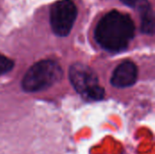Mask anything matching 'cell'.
Segmentation results:
<instances>
[{"label":"cell","mask_w":155,"mask_h":154,"mask_svg":"<svg viewBox=\"0 0 155 154\" xmlns=\"http://www.w3.org/2000/svg\"><path fill=\"white\" fill-rule=\"evenodd\" d=\"M134 33L135 26L132 18L128 15L113 10L99 21L94 36L104 49L121 52L128 47Z\"/></svg>","instance_id":"6da1fadb"},{"label":"cell","mask_w":155,"mask_h":154,"mask_svg":"<svg viewBox=\"0 0 155 154\" xmlns=\"http://www.w3.org/2000/svg\"><path fill=\"white\" fill-rule=\"evenodd\" d=\"M62 77L63 70L57 62L42 60L26 72L22 81V88L27 93L43 91L60 82Z\"/></svg>","instance_id":"7a4b0ae2"},{"label":"cell","mask_w":155,"mask_h":154,"mask_svg":"<svg viewBox=\"0 0 155 154\" xmlns=\"http://www.w3.org/2000/svg\"><path fill=\"white\" fill-rule=\"evenodd\" d=\"M69 79L75 91L83 97L91 101L104 99L105 91L99 84L97 74L90 66L82 63L73 64L69 69Z\"/></svg>","instance_id":"3957f363"},{"label":"cell","mask_w":155,"mask_h":154,"mask_svg":"<svg viewBox=\"0 0 155 154\" xmlns=\"http://www.w3.org/2000/svg\"><path fill=\"white\" fill-rule=\"evenodd\" d=\"M77 16V8L71 0H60L50 10V24L53 32L61 37L70 34Z\"/></svg>","instance_id":"277c9868"},{"label":"cell","mask_w":155,"mask_h":154,"mask_svg":"<svg viewBox=\"0 0 155 154\" xmlns=\"http://www.w3.org/2000/svg\"><path fill=\"white\" fill-rule=\"evenodd\" d=\"M138 70L132 61H124L114 70L111 78V84L116 88H126L135 84Z\"/></svg>","instance_id":"5b68a950"},{"label":"cell","mask_w":155,"mask_h":154,"mask_svg":"<svg viewBox=\"0 0 155 154\" xmlns=\"http://www.w3.org/2000/svg\"><path fill=\"white\" fill-rule=\"evenodd\" d=\"M124 5L136 10L140 16L144 15L150 12H153L152 5L148 0H121Z\"/></svg>","instance_id":"8992f818"},{"label":"cell","mask_w":155,"mask_h":154,"mask_svg":"<svg viewBox=\"0 0 155 154\" xmlns=\"http://www.w3.org/2000/svg\"><path fill=\"white\" fill-rule=\"evenodd\" d=\"M14 67V62L5 57L3 54H0V75L6 74L7 72L11 71Z\"/></svg>","instance_id":"52a82bcc"}]
</instances>
